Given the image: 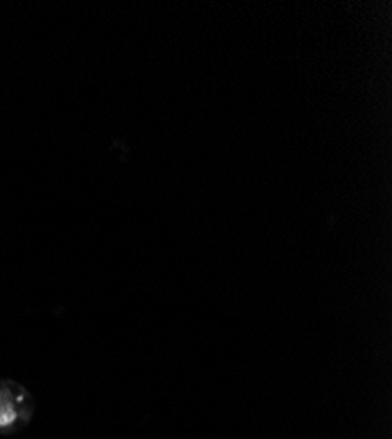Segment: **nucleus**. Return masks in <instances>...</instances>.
Masks as SVG:
<instances>
[{
  "mask_svg": "<svg viewBox=\"0 0 392 439\" xmlns=\"http://www.w3.org/2000/svg\"><path fill=\"white\" fill-rule=\"evenodd\" d=\"M34 416V399L27 388L9 380H0V434L21 431Z\"/></svg>",
  "mask_w": 392,
  "mask_h": 439,
  "instance_id": "1",
  "label": "nucleus"
}]
</instances>
